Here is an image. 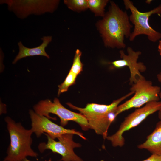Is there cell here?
<instances>
[{"label": "cell", "mask_w": 161, "mask_h": 161, "mask_svg": "<svg viewBox=\"0 0 161 161\" xmlns=\"http://www.w3.org/2000/svg\"><path fill=\"white\" fill-rule=\"evenodd\" d=\"M160 99H161V90L159 95ZM158 113V116L160 120H161V109L159 110Z\"/></svg>", "instance_id": "obj_19"}, {"label": "cell", "mask_w": 161, "mask_h": 161, "mask_svg": "<svg viewBox=\"0 0 161 161\" xmlns=\"http://www.w3.org/2000/svg\"><path fill=\"white\" fill-rule=\"evenodd\" d=\"M44 134L47 137V141L46 143L42 142L39 144L38 148L41 153L49 149L52 152L58 154L61 156L60 161H84L74 151V148L80 147L81 145L73 141V134H63L57 138L58 141H56L47 134Z\"/></svg>", "instance_id": "obj_9"}, {"label": "cell", "mask_w": 161, "mask_h": 161, "mask_svg": "<svg viewBox=\"0 0 161 161\" xmlns=\"http://www.w3.org/2000/svg\"><path fill=\"white\" fill-rule=\"evenodd\" d=\"M64 4L72 10L80 12L88 8L87 0H64Z\"/></svg>", "instance_id": "obj_15"}, {"label": "cell", "mask_w": 161, "mask_h": 161, "mask_svg": "<svg viewBox=\"0 0 161 161\" xmlns=\"http://www.w3.org/2000/svg\"><path fill=\"white\" fill-rule=\"evenodd\" d=\"M159 16H161H161H160V15H159Z\"/></svg>", "instance_id": "obj_23"}, {"label": "cell", "mask_w": 161, "mask_h": 161, "mask_svg": "<svg viewBox=\"0 0 161 161\" xmlns=\"http://www.w3.org/2000/svg\"><path fill=\"white\" fill-rule=\"evenodd\" d=\"M88 8L96 16L103 17L105 14V7L108 0H87Z\"/></svg>", "instance_id": "obj_14"}, {"label": "cell", "mask_w": 161, "mask_h": 161, "mask_svg": "<svg viewBox=\"0 0 161 161\" xmlns=\"http://www.w3.org/2000/svg\"><path fill=\"white\" fill-rule=\"evenodd\" d=\"M82 52L78 49H77L75 52L73 64L70 70L77 75L80 73L83 70V64L80 60Z\"/></svg>", "instance_id": "obj_17"}, {"label": "cell", "mask_w": 161, "mask_h": 161, "mask_svg": "<svg viewBox=\"0 0 161 161\" xmlns=\"http://www.w3.org/2000/svg\"><path fill=\"white\" fill-rule=\"evenodd\" d=\"M31 121V129L37 137L43 134H46L53 139L58 138L63 134H71L77 135L83 139L86 140L83 134L74 129H66L58 125L47 117L39 115L32 110L29 112Z\"/></svg>", "instance_id": "obj_10"}, {"label": "cell", "mask_w": 161, "mask_h": 161, "mask_svg": "<svg viewBox=\"0 0 161 161\" xmlns=\"http://www.w3.org/2000/svg\"><path fill=\"white\" fill-rule=\"evenodd\" d=\"M123 3L125 8L129 10L131 14L129 16L130 21L134 25L133 31L129 37L131 41L140 35H146L148 39L152 42H156L161 38V33L153 29L149 23V19L153 14H161V4L157 7L148 12L140 11L129 0H124Z\"/></svg>", "instance_id": "obj_5"}, {"label": "cell", "mask_w": 161, "mask_h": 161, "mask_svg": "<svg viewBox=\"0 0 161 161\" xmlns=\"http://www.w3.org/2000/svg\"><path fill=\"white\" fill-rule=\"evenodd\" d=\"M157 78L159 82L161 83V72L157 75Z\"/></svg>", "instance_id": "obj_21"}, {"label": "cell", "mask_w": 161, "mask_h": 161, "mask_svg": "<svg viewBox=\"0 0 161 161\" xmlns=\"http://www.w3.org/2000/svg\"><path fill=\"white\" fill-rule=\"evenodd\" d=\"M133 94L134 93L131 92L108 105L88 103L82 108L70 103H67L66 104L84 115L87 121L89 128L93 130L97 134L102 135L105 139L107 136L109 126L117 117L115 109L122 101Z\"/></svg>", "instance_id": "obj_2"}, {"label": "cell", "mask_w": 161, "mask_h": 161, "mask_svg": "<svg viewBox=\"0 0 161 161\" xmlns=\"http://www.w3.org/2000/svg\"><path fill=\"white\" fill-rule=\"evenodd\" d=\"M77 76L69 71L64 81L58 86V95L62 93L66 92L70 86L75 83Z\"/></svg>", "instance_id": "obj_16"}, {"label": "cell", "mask_w": 161, "mask_h": 161, "mask_svg": "<svg viewBox=\"0 0 161 161\" xmlns=\"http://www.w3.org/2000/svg\"><path fill=\"white\" fill-rule=\"evenodd\" d=\"M158 51L160 54L161 55V41L159 40V44L158 46Z\"/></svg>", "instance_id": "obj_20"}, {"label": "cell", "mask_w": 161, "mask_h": 161, "mask_svg": "<svg viewBox=\"0 0 161 161\" xmlns=\"http://www.w3.org/2000/svg\"><path fill=\"white\" fill-rule=\"evenodd\" d=\"M161 109V101H152L146 104L142 107L135 110L126 117L118 130L114 134L107 136L106 139L114 147H122L125 144L123 134L136 127L148 116Z\"/></svg>", "instance_id": "obj_8"}, {"label": "cell", "mask_w": 161, "mask_h": 161, "mask_svg": "<svg viewBox=\"0 0 161 161\" xmlns=\"http://www.w3.org/2000/svg\"><path fill=\"white\" fill-rule=\"evenodd\" d=\"M140 149H145L152 154L161 155V120L157 124L153 131L143 143L139 145Z\"/></svg>", "instance_id": "obj_13"}, {"label": "cell", "mask_w": 161, "mask_h": 161, "mask_svg": "<svg viewBox=\"0 0 161 161\" xmlns=\"http://www.w3.org/2000/svg\"><path fill=\"white\" fill-rule=\"evenodd\" d=\"M33 109L36 113L50 119H55L51 117L50 114L56 115L59 118L61 126L63 127L66 125L69 121H72L78 124L84 131L89 129L87 121L84 115L66 108L57 98H55L53 101L49 99L41 100L34 106Z\"/></svg>", "instance_id": "obj_6"}, {"label": "cell", "mask_w": 161, "mask_h": 161, "mask_svg": "<svg viewBox=\"0 0 161 161\" xmlns=\"http://www.w3.org/2000/svg\"><path fill=\"white\" fill-rule=\"evenodd\" d=\"M110 3L108 11L97 22V28L106 47L123 49L126 47L125 38H129L133 26L126 11L114 2Z\"/></svg>", "instance_id": "obj_1"}, {"label": "cell", "mask_w": 161, "mask_h": 161, "mask_svg": "<svg viewBox=\"0 0 161 161\" xmlns=\"http://www.w3.org/2000/svg\"><path fill=\"white\" fill-rule=\"evenodd\" d=\"M5 121L9 133L10 143L4 161H22L27 156L36 157L38 154L31 148L32 130L25 129L20 123H16L9 117Z\"/></svg>", "instance_id": "obj_3"}, {"label": "cell", "mask_w": 161, "mask_h": 161, "mask_svg": "<svg viewBox=\"0 0 161 161\" xmlns=\"http://www.w3.org/2000/svg\"><path fill=\"white\" fill-rule=\"evenodd\" d=\"M42 42L39 46L33 48H29L24 46L21 41L18 43L19 47V52L16 56L12 63L15 64L19 60L27 57L41 55L49 59V55L45 51V48L51 42L52 37L51 36H46L41 38Z\"/></svg>", "instance_id": "obj_12"}, {"label": "cell", "mask_w": 161, "mask_h": 161, "mask_svg": "<svg viewBox=\"0 0 161 161\" xmlns=\"http://www.w3.org/2000/svg\"><path fill=\"white\" fill-rule=\"evenodd\" d=\"M127 51L128 54L126 55L123 50H120L119 52L121 59L109 62L108 64L112 65V68H120L127 66L130 74L129 84L131 85L136 82L138 77L141 78L144 77L140 73L145 72L146 67L143 63L137 62L139 57L141 54L140 51H135L130 47H127Z\"/></svg>", "instance_id": "obj_11"}, {"label": "cell", "mask_w": 161, "mask_h": 161, "mask_svg": "<svg viewBox=\"0 0 161 161\" xmlns=\"http://www.w3.org/2000/svg\"><path fill=\"white\" fill-rule=\"evenodd\" d=\"M22 161H30L28 160L27 159V158H25ZM48 161H52V160L51 159H49Z\"/></svg>", "instance_id": "obj_22"}, {"label": "cell", "mask_w": 161, "mask_h": 161, "mask_svg": "<svg viewBox=\"0 0 161 161\" xmlns=\"http://www.w3.org/2000/svg\"><path fill=\"white\" fill-rule=\"evenodd\" d=\"M131 92L133 96L123 103L118 105L116 109L117 116L122 112L132 108H138L149 102L159 101L160 87L153 85L152 82L144 77H138L136 82L131 85Z\"/></svg>", "instance_id": "obj_4"}, {"label": "cell", "mask_w": 161, "mask_h": 161, "mask_svg": "<svg viewBox=\"0 0 161 161\" xmlns=\"http://www.w3.org/2000/svg\"><path fill=\"white\" fill-rule=\"evenodd\" d=\"M102 161H104L102 160ZM141 161H161V155L156 154H152L148 158Z\"/></svg>", "instance_id": "obj_18"}, {"label": "cell", "mask_w": 161, "mask_h": 161, "mask_svg": "<svg viewBox=\"0 0 161 161\" xmlns=\"http://www.w3.org/2000/svg\"><path fill=\"white\" fill-rule=\"evenodd\" d=\"M58 0H1V4H7L9 10L18 18L24 19L30 15H40L52 13L57 8Z\"/></svg>", "instance_id": "obj_7"}]
</instances>
